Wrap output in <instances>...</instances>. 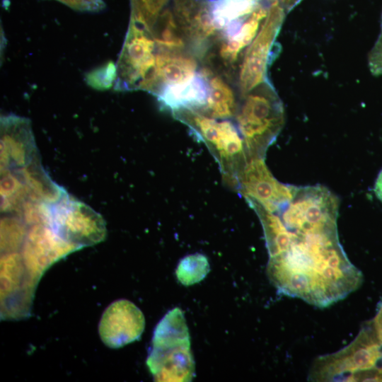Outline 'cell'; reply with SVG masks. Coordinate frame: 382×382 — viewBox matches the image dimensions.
<instances>
[{"mask_svg":"<svg viewBox=\"0 0 382 382\" xmlns=\"http://www.w3.org/2000/svg\"><path fill=\"white\" fill-rule=\"evenodd\" d=\"M131 18H134L149 30L162 13L168 0H131Z\"/></svg>","mask_w":382,"mask_h":382,"instance_id":"obj_17","label":"cell"},{"mask_svg":"<svg viewBox=\"0 0 382 382\" xmlns=\"http://www.w3.org/2000/svg\"><path fill=\"white\" fill-rule=\"evenodd\" d=\"M381 303H382V301H381Z\"/></svg>","mask_w":382,"mask_h":382,"instance_id":"obj_23","label":"cell"},{"mask_svg":"<svg viewBox=\"0 0 382 382\" xmlns=\"http://www.w3.org/2000/svg\"><path fill=\"white\" fill-rule=\"evenodd\" d=\"M286 13L279 4L270 5L267 18L255 39L246 48L241 60L238 77L241 96L269 82L267 67L272 59L275 40Z\"/></svg>","mask_w":382,"mask_h":382,"instance_id":"obj_6","label":"cell"},{"mask_svg":"<svg viewBox=\"0 0 382 382\" xmlns=\"http://www.w3.org/2000/svg\"><path fill=\"white\" fill-rule=\"evenodd\" d=\"M202 72L207 80L209 96L205 107L199 112L220 120L235 117L238 103L232 88L221 76L214 75L207 69Z\"/></svg>","mask_w":382,"mask_h":382,"instance_id":"obj_14","label":"cell"},{"mask_svg":"<svg viewBox=\"0 0 382 382\" xmlns=\"http://www.w3.org/2000/svg\"><path fill=\"white\" fill-rule=\"evenodd\" d=\"M313 381H382V342L372 321L343 349L318 358L311 366Z\"/></svg>","mask_w":382,"mask_h":382,"instance_id":"obj_1","label":"cell"},{"mask_svg":"<svg viewBox=\"0 0 382 382\" xmlns=\"http://www.w3.org/2000/svg\"><path fill=\"white\" fill-rule=\"evenodd\" d=\"M270 5L260 4L234 34L224 38L219 49V56L223 60L228 63L235 62L243 50L249 46L267 18Z\"/></svg>","mask_w":382,"mask_h":382,"instance_id":"obj_13","label":"cell"},{"mask_svg":"<svg viewBox=\"0 0 382 382\" xmlns=\"http://www.w3.org/2000/svg\"><path fill=\"white\" fill-rule=\"evenodd\" d=\"M44 213L48 227L75 248L97 243L105 236V227L100 216L67 196L45 205Z\"/></svg>","mask_w":382,"mask_h":382,"instance_id":"obj_5","label":"cell"},{"mask_svg":"<svg viewBox=\"0 0 382 382\" xmlns=\"http://www.w3.org/2000/svg\"><path fill=\"white\" fill-rule=\"evenodd\" d=\"M173 114L204 143L218 163L224 182L235 189L237 176L249 158L236 124L228 119H215L193 110H182Z\"/></svg>","mask_w":382,"mask_h":382,"instance_id":"obj_3","label":"cell"},{"mask_svg":"<svg viewBox=\"0 0 382 382\" xmlns=\"http://www.w3.org/2000/svg\"><path fill=\"white\" fill-rule=\"evenodd\" d=\"M145 326L141 310L132 302L120 299L103 312L98 326L103 342L110 348H120L138 340Z\"/></svg>","mask_w":382,"mask_h":382,"instance_id":"obj_8","label":"cell"},{"mask_svg":"<svg viewBox=\"0 0 382 382\" xmlns=\"http://www.w3.org/2000/svg\"><path fill=\"white\" fill-rule=\"evenodd\" d=\"M155 96L161 105L173 113L182 110L200 112L207 102L209 86L201 71L183 82L163 86Z\"/></svg>","mask_w":382,"mask_h":382,"instance_id":"obj_10","label":"cell"},{"mask_svg":"<svg viewBox=\"0 0 382 382\" xmlns=\"http://www.w3.org/2000/svg\"><path fill=\"white\" fill-rule=\"evenodd\" d=\"M374 191L376 197L382 202V169L376 180Z\"/></svg>","mask_w":382,"mask_h":382,"instance_id":"obj_21","label":"cell"},{"mask_svg":"<svg viewBox=\"0 0 382 382\" xmlns=\"http://www.w3.org/2000/svg\"><path fill=\"white\" fill-rule=\"evenodd\" d=\"M259 2L265 1L269 2L270 4L273 3H277L280 4L286 11V13L293 9L302 0H257Z\"/></svg>","mask_w":382,"mask_h":382,"instance_id":"obj_20","label":"cell"},{"mask_svg":"<svg viewBox=\"0 0 382 382\" xmlns=\"http://www.w3.org/2000/svg\"><path fill=\"white\" fill-rule=\"evenodd\" d=\"M379 36L382 37V16H381V33Z\"/></svg>","mask_w":382,"mask_h":382,"instance_id":"obj_22","label":"cell"},{"mask_svg":"<svg viewBox=\"0 0 382 382\" xmlns=\"http://www.w3.org/2000/svg\"><path fill=\"white\" fill-rule=\"evenodd\" d=\"M245 199L253 200L276 212L291 199L292 185L279 183L267 167L264 158H249L239 172L235 187Z\"/></svg>","mask_w":382,"mask_h":382,"instance_id":"obj_7","label":"cell"},{"mask_svg":"<svg viewBox=\"0 0 382 382\" xmlns=\"http://www.w3.org/2000/svg\"><path fill=\"white\" fill-rule=\"evenodd\" d=\"M338 209V198L324 186H292L290 200L274 213L289 236L306 237L337 231Z\"/></svg>","mask_w":382,"mask_h":382,"instance_id":"obj_4","label":"cell"},{"mask_svg":"<svg viewBox=\"0 0 382 382\" xmlns=\"http://www.w3.org/2000/svg\"><path fill=\"white\" fill-rule=\"evenodd\" d=\"M371 321L376 335L382 342V303H380L377 313Z\"/></svg>","mask_w":382,"mask_h":382,"instance_id":"obj_19","label":"cell"},{"mask_svg":"<svg viewBox=\"0 0 382 382\" xmlns=\"http://www.w3.org/2000/svg\"><path fill=\"white\" fill-rule=\"evenodd\" d=\"M257 0H215L208 7L211 23L223 38L234 34L260 6Z\"/></svg>","mask_w":382,"mask_h":382,"instance_id":"obj_12","label":"cell"},{"mask_svg":"<svg viewBox=\"0 0 382 382\" xmlns=\"http://www.w3.org/2000/svg\"><path fill=\"white\" fill-rule=\"evenodd\" d=\"M190 340L183 313L176 307L169 311L157 324L152 338V347L190 346Z\"/></svg>","mask_w":382,"mask_h":382,"instance_id":"obj_15","label":"cell"},{"mask_svg":"<svg viewBox=\"0 0 382 382\" xmlns=\"http://www.w3.org/2000/svg\"><path fill=\"white\" fill-rule=\"evenodd\" d=\"M209 270L207 257L200 253H195L188 255L180 260L175 274L182 284L190 286L204 279Z\"/></svg>","mask_w":382,"mask_h":382,"instance_id":"obj_16","label":"cell"},{"mask_svg":"<svg viewBox=\"0 0 382 382\" xmlns=\"http://www.w3.org/2000/svg\"><path fill=\"white\" fill-rule=\"evenodd\" d=\"M369 67L374 76L382 74V37L378 36L368 57Z\"/></svg>","mask_w":382,"mask_h":382,"instance_id":"obj_18","label":"cell"},{"mask_svg":"<svg viewBox=\"0 0 382 382\" xmlns=\"http://www.w3.org/2000/svg\"><path fill=\"white\" fill-rule=\"evenodd\" d=\"M146 364L157 381H190L195 374L190 346L152 348Z\"/></svg>","mask_w":382,"mask_h":382,"instance_id":"obj_9","label":"cell"},{"mask_svg":"<svg viewBox=\"0 0 382 382\" xmlns=\"http://www.w3.org/2000/svg\"><path fill=\"white\" fill-rule=\"evenodd\" d=\"M197 67V60L190 54L181 50L156 48L154 86L151 93L156 95L166 85L190 79L196 74Z\"/></svg>","mask_w":382,"mask_h":382,"instance_id":"obj_11","label":"cell"},{"mask_svg":"<svg viewBox=\"0 0 382 382\" xmlns=\"http://www.w3.org/2000/svg\"><path fill=\"white\" fill-rule=\"evenodd\" d=\"M235 118L249 158H265L284 123L282 103L271 83L241 96Z\"/></svg>","mask_w":382,"mask_h":382,"instance_id":"obj_2","label":"cell"}]
</instances>
